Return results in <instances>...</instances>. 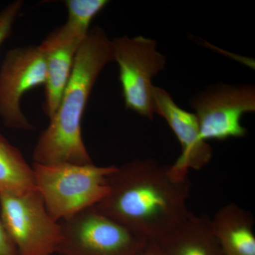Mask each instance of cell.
I'll use <instances>...</instances> for the list:
<instances>
[{
	"label": "cell",
	"instance_id": "cell-5",
	"mask_svg": "<svg viewBox=\"0 0 255 255\" xmlns=\"http://www.w3.org/2000/svg\"><path fill=\"white\" fill-rule=\"evenodd\" d=\"M0 212L18 255H53L62 239L61 226L47 211L38 190L0 191Z\"/></svg>",
	"mask_w": 255,
	"mask_h": 255
},
{
	"label": "cell",
	"instance_id": "cell-6",
	"mask_svg": "<svg viewBox=\"0 0 255 255\" xmlns=\"http://www.w3.org/2000/svg\"><path fill=\"white\" fill-rule=\"evenodd\" d=\"M112 41L126 107L152 119L155 114L152 79L164 70L165 57L157 50V42L151 38L123 36Z\"/></svg>",
	"mask_w": 255,
	"mask_h": 255
},
{
	"label": "cell",
	"instance_id": "cell-8",
	"mask_svg": "<svg viewBox=\"0 0 255 255\" xmlns=\"http://www.w3.org/2000/svg\"><path fill=\"white\" fill-rule=\"evenodd\" d=\"M190 105L204 141L245 137L248 131L241 119L255 112V89L251 85H217L196 95Z\"/></svg>",
	"mask_w": 255,
	"mask_h": 255
},
{
	"label": "cell",
	"instance_id": "cell-14",
	"mask_svg": "<svg viewBox=\"0 0 255 255\" xmlns=\"http://www.w3.org/2000/svg\"><path fill=\"white\" fill-rule=\"evenodd\" d=\"M110 1L107 0H65L68 13L66 23L82 34L87 35L94 18Z\"/></svg>",
	"mask_w": 255,
	"mask_h": 255
},
{
	"label": "cell",
	"instance_id": "cell-2",
	"mask_svg": "<svg viewBox=\"0 0 255 255\" xmlns=\"http://www.w3.org/2000/svg\"><path fill=\"white\" fill-rule=\"evenodd\" d=\"M113 61L112 41L106 32L99 26L90 28L79 48L58 109L37 140L33 163L93 164L82 137V119L97 79Z\"/></svg>",
	"mask_w": 255,
	"mask_h": 255
},
{
	"label": "cell",
	"instance_id": "cell-13",
	"mask_svg": "<svg viewBox=\"0 0 255 255\" xmlns=\"http://www.w3.org/2000/svg\"><path fill=\"white\" fill-rule=\"evenodd\" d=\"M36 189L33 168L0 131V191L20 194Z\"/></svg>",
	"mask_w": 255,
	"mask_h": 255
},
{
	"label": "cell",
	"instance_id": "cell-9",
	"mask_svg": "<svg viewBox=\"0 0 255 255\" xmlns=\"http://www.w3.org/2000/svg\"><path fill=\"white\" fill-rule=\"evenodd\" d=\"M153 99L155 114L164 119L182 147V153L171 165L174 173L187 177L189 169L205 167L212 158L213 149L201 139L196 114L182 110L168 92L159 87H154Z\"/></svg>",
	"mask_w": 255,
	"mask_h": 255
},
{
	"label": "cell",
	"instance_id": "cell-7",
	"mask_svg": "<svg viewBox=\"0 0 255 255\" xmlns=\"http://www.w3.org/2000/svg\"><path fill=\"white\" fill-rule=\"evenodd\" d=\"M46 78V60L38 46L16 47L6 52L0 67V119L5 127L34 130L21 102L28 92L44 86Z\"/></svg>",
	"mask_w": 255,
	"mask_h": 255
},
{
	"label": "cell",
	"instance_id": "cell-10",
	"mask_svg": "<svg viewBox=\"0 0 255 255\" xmlns=\"http://www.w3.org/2000/svg\"><path fill=\"white\" fill-rule=\"evenodd\" d=\"M86 36L65 23L50 32L38 45L46 60L43 111L49 119L58 109L71 76L79 48Z\"/></svg>",
	"mask_w": 255,
	"mask_h": 255
},
{
	"label": "cell",
	"instance_id": "cell-11",
	"mask_svg": "<svg viewBox=\"0 0 255 255\" xmlns=\"http://www.w3.org/2000/svg\"><path fill=\"white\" fill-rule=\"evenodd\" d=\"M155 242L168 255H224L211 229V219L191 211Z\"/></svg>",
	"mask_w": 255,
	"mask_h": 255
},
{
	"label": "cell",
	"instance_id": "cell-17",
	"mask_svg": "<svg viewBox=\"0 0 255 255\" xmlns=\"http://www.w3.org/2000/svg\"><path fill=\"white\" fill-rule=\"evenodd\" d=\"M137 255H168L162 248L154 241H149L148 244Z\"/></svg>",
	"mask_w": 255,
	"mask_h": 255
},
{
	"label": "cell",
	"instance_id": "cell-15",
	"mask_svg": "<svg viewBox=\"0 0 255 255\" xmlns=\"http://www.w3.org/2000/svg\"><path fill=\"white\" fill-rule=\"evenodd\" d=\"M23 5V1L16 0L0 10V48L11 36L15 23L22 11Z\"/></svg>",
	"mask_w": 255,
	"mask_h": 255
},
{
	"label": "cell",
	"instance_id": "cell-3",
	"mask_svg": "<svg viewBox=\"0 0 255 255\" xmlns=\"http://www.w3.org/2000/svg\"><path fill=\"white\" fill-rule=\"evenodd\" d=\"M35 186L57 222L95 206L108 194L107 178L117 166L33 163Z\"/></svg>",
	"mask_w": 255,
	"mask_h": 255
},
{
	"label": "cell",
	"instance_id": "cell-12",
	"mask_svg": "<svg viewBox=\"0 0 255 255\" xmlns=\"http://www.w3.org/2000/svg\"><path fill=\"white\" fill-rule=\"evenodd\" d=\"M211 229L224 255H255V220L237 204H228L211 219Z\"/></svg>",
	"mask_w": 255,
	"mask_h": 255
},
{
	"label": "cell",
	"instance_id": "cell-16",
	"mask_svg": "<svg viewBox=\"0 0 255 255\" xmlns=\"http://www.w3.org/2000/svg\"><path fill=\"white\" fill-rule=\"evenodd\" d=\"M0 255H18L17 248L5 228L0 212Z\"/></svg>",
	"mask_w": 255,
	"mask_h": 255
},
{
	"label": "cell",
	"instance_id": "cell-4",
	"mask_svg": "<svg viewBox=\"0 0 255 255\" xmlns=\"http://www.w3.org/2000/svg\"><path fill=\"white\" fill-rule=\"evenodd\" d=\"M60 255H137L148 244L142 237L95 206L59 221Z\"/></svg>",
	"mask_w": 255,
	"mask_h": 255
},
{
	"label": "cell",
	"instance_id": "cell-1",
	"mask_svg": "<svg viewBox=\"0 0 255 255\" xmlns=\"http://www.w3.org/2000/svg\"><path fill=\"white\" fill-rule=\"evenodd\" d=\"M107 184L110 191L95 207L148 241H157L190 212L188 176L179 177L155 159L117 167Z\"/></svg>",
	"mask_w": 255,
	"mask_h": 255
}]
</instances>
